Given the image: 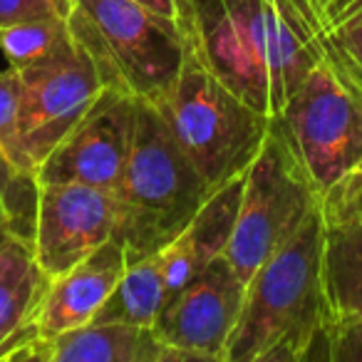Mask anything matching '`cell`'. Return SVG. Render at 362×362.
I'll use <instances>...</instances> for the list:
<instances>
[{
  "label": "cell",
  "mask_w": 362,
  "mask_h": 362,
  "mask_svg": "<svg viewBox=\"0 0 362 362\" xmlns=\"http://www.w3.org/2000/svg\"><path fill=\"white\" fill-rule=\"evenodd\" d=\"M176 23L209 70L268 117L325 55L310 0H176Z\"/></svg>",
  "instance_id": "obj_1"
},
{
  "label": "cell",
  "mask_w": 362,
  "mask_h": 362,
  "mask_svg": "<svg viewBox=\"0 0 362 362\" xmlns=\"http://www.w3.org/2000/svg\"><path fill=\"white\" fill-rule=\"evenodd\" d=\"M322 204L246 283L226 362L327 360L330 313L322 281Z\"/></svg>",
  "instance_id": "obj_2"
},
{
  "label": "cell",
  "mask_w": 362,
  "mask_h": 362,
  "mask_svg": "<svg viewBox=\"0 0 362 362\" xmlns=\"http://www.w3.org/2000/svg\"><path fill=\"white\" fill-rule=\"evenodd\" d=\"M211 194L161 112L139 100L132 149L117 189L119 221L115 238L124 246L127 263L169 246Z\"/></svg>",
  "instance_id": "obj_3"
},
{
  "label": "cell",
  "mask_w": 362,
  "mask_h": 362,
  "mask_svg": "<svg viewBox=\"0 0 362 362\" xmlns=\"http://www.w3.org/2000/svg\"><path fill=\"white\" fill-rule=\"evenodd\" d=\"M154 107L211 192L246 174L273 122L223 85L187 40L179 75Z\"/></svg>",
  "instance_id": "obj_4"
},
{
  "label": "cell",
  "mask_w": 362,
  "mask_h": 362,
  "mask_svg": "<svg viewBox=\"0 0 362 362\" xmlns=\"http://www.w3.org/2000/svg\"><path fill=\"white\" fill-rule=\"evenodd\" d=\"M70 30L105 87L151 105L169 92L184 62L179 23L134 0H72Z\"/></svg>",
  "instance_id": "obj_5"
},
{
  "label": "cell",
  "mask_w": 362,
  "mask_h": 362,
  "mask_svg": "<svg viewBox=\"0 0 362 362\" xmlns=\"http://www.w3.org/2000/svg\"><path fill=\"white\" fill-rule=\"evenodd\" d=\"M273 119L320 202L362 161V87L330 57L317 60Z\"/></svg>",
  "instance_id": "obj_6"
},
{
  "label": "cell",
  "mask_w": 362,
  "mask_h": 362,
  "mask_svg": "<svg viewBox=\"0 0 362 362\" xmlns=\"http://www.w3.org/2000/svg\"><path fill=\"white\" fill-rule=\"evenodd\" d=\"M317 206L320 197L273 119L261 151L246 171L241 209L223 258L248 283Z\"/></svg>",
  "instance_id": "obj_7"
},
{
  "label": "cell",
  "mask_w": 362,
  "mask_h": 362,
  "mask_svg": "<svg viewBox=\"0 0 362 362\" xmlns=\"http://www.w3.org/2000/svg\"><path fill=\"white\" fill-rule=\"evenodd\" d=\"M18 72L23 85V146L37 174L47 154L85 117L105 85L77 40L50 60Z\"/></svg>",
  "instance_id": "obj_8"
},
{
  "label": "cell",
  "mask_w": 362,
  "mask_h": 362,
  "mask_svg": "<svg viewBox=\"0 0 362 362\" xmlns=\"http://www.w3.org/2000/svg\"><path fill=\"white\" fill-rule=\"evenodd\" d=\"M119 204L107 189L40 181L33 253L50 278L62 276L117 233Z\"/></svg>",
  "instance_id": "obj_9"
},
{
  "label": "cell",
  "mask_w": 362,
  "mask_h": 362,
  "mask_svg": "<svg viewBox=\"0 0 362 362\" xmlns=\"http://www.w3.org/2000/svg\"><path fill=\"white\" fill-rule=\"evenodd\" d=\"M136 105V97L102 87L85 117L40 164L37 181H75L117 194L134 136Z\"/></svg>",
  "instance_id": "obj_10"
},
{
  "label": "cell",
  "mask_w": 362,
  "mask_h": 362,
  "mask_svg": "<svg viewBox=\"0 0 362 362\" xmlns=\"http://www.w3.org/2000/svg\"><path fill=\"white\" fill-rule=\"evenodd\" d=\"M246 281L226 258L209 263L154 320V332L187 360L226 362L228 340L243 310Z\"/></svg>",
  "instance_id": "obj_11"
},
{
  "label": "cell",
  "mask_w": 362,
  "mask_h": 362,
  "mask_svg": "<svg viewBox=\"0 0 362 362\" xmlns=\"http://www.w3.org/2000/svg\"><path fill=\"white\" fill-rule=\"evenodd\" d=\"M11 362H187L154 327L132 322H87L55 337H35Z\"/></svg>",
  "instance_id": "obj_12"
},
{
  "label": "cell",
  "mask_w": 362,
  "mask_h": 362,
  "mask_svg": "<svg viewBox=\"0 0 362 362\" xmlns=\"http://www.w3.org/2000/svg\"><path fill=\"white\" fill-rule=\"evenodd\" d=\"M127 253L117 238H110L92 256L62 276L50 278L47 293L35 317L37 337H55L95 320L107 298L127 271Z\"/></svg>",
  "instance_id": "obj_13"
},
{
  "label": "cell",
  "mask_w": 362,
  "mask_h": 362,
  "mask_svg": "<svg viewBox=\"0 0 362 362\" xmlns=\"http://www.w3.org/2000/svg\"><path fill=\"white\" fill-rule=\"evenodd\" d=\"M243 181H246V174L218 187L204 202V206L192 218V223L169 246L159 251L169 298H174L209 263H214L226 253V246L231 241L233 226H236L238 218V209H241Z\"/></svg>",
  "instance_id": "obj_14"
},
{
  "label": "cell",
  "mask_w": 362,
  "mask_h": 362,
  "mask_svg": "<svg viewBox=\"0 0 362 362\" xmlns=\"http://www.w3.org/2000/svg\"><path fill=\"white\" fill-rule=\"evenodd\" d=\"M47 286L50 276L35 261L30 241H0V360L11 362L37 337L35 317Z\"/></svg>",
  "instance_id": "obj_15"
},
{
  "label": "cell",
  "mask_w": 362,
  "mask_h": 362,
  "mask_svg": "<svg viewBox=\"0 0 362 362\" xmlns=\"http://www.w3.org/2000/svg\"><path fill=\"white\" fill-rule=\"evenodd\" d=\"M322 281L330 325L362 320V223H327Z\"/></svg>",
  "instance_id": "obj_16"
},
{
  "label": "cell",
  "mask_w": 362,
  "mask_h": 362,
  "mask_svg": "<svg viewBox=\"0 0 362 362\" xmlns=\"http://www.w3.org/2000/svg\"><path fill=\"white\" fill-rule=\"evenodd\" d=\"M166 303L169 291L161 271V256L156 251L127 266L117 288L92 322H132L151 327Z\"/></svg>",
  "instance_id": "obj_17"
},
{
  "label": "cell",
  "mask_w": 362,
  "mask_h": 362,
  "mask_svg": "<svg viewBox=\"0 0 362 362\" xmlns=\"http://www.w3.org/2000/svg\"><path fill=\"white\" fill-rule=\"evenodd\" d=\"M75 42L67 18H42V21L16 23L0 28V52L16 70L40 65L67 50Z\"/></svg>",
  "instance_id": "obj_18"
},
{
  "label": "cell",
  "mask_w": 362,
  "mask_h": 362,
  "mask_svg": "<svg viewBox=\"0 0 362 362\" xmlns=\"http://www.w3.org/2000/svg\"><path fill=\"white\" fill-rule=\"evenodd\" d=\"M37 189H40L37 174L18 169L0 154V241L23 238L33 243Z\"/></svg>",
  "instance_id": "obj_19"
},
{
  "label": "cell",
  "mask_w": 362,
  "mask_h": 362,
  "mask_svg": "<svg viewBox=\"0 0 362 362\" xmlns=\"http://www.w3.org/2000/svg\"><path fill=\"white\" fill-rule=\"evenodd\" d=\"M322 50L357 87H362V0L350 3L327 23Z\"/></svg>",
  "instance_id": "obj_20"
},
{
  "label": "cell",
  "mask_w": 362,
  "mask_h": 362,
  "mask_svg": "<svg viewBox=\"0 0 362 362\" xmlns=\"http://www.w3.org/2000/svg\"><path fill=\"white\" fill-rule=\"evenodd\" d=\"M0 154L13 166L33 171L23 146V85L21 72L8 65L0 70Z\"/></svg>",
  "instance_id": "obj_21"
},
{
  "label": "cell",
  "mask_w": 362,
  "mask_h": 362,
  "mask_svg": "<svg viewBox=\"0 0 362 362\" xmlns=\"http://www.w3.org/2000/svg\"><path fill=\"white\" fill-rule=\"evenodd\" d=\"M327 223H362V161L322 197Z\"/></svg>",
  "instance_id": "obj_22"
},
{
  "label": "cell",
  "mask_w": 362,
  "mask_h": 362,
  "mask_svg": "<svg viewBox=\"0 0 362 362\" xmlns=\"http://www.w3.org/2000/svg\"><path fill=\"white\" fill-rule=\"evenodd\" d=\"M72 0H0V28L42 18H70Z\"/></svg>",
  "instance_id": "obj_23"
},
{
  "label": "cell",
  "mask_w": 362,
  "mask_h": 362,
  "mask_svg": "<svg viewBox=\"0 0 362 362\" xmlns=\"http://www.w3.org/2000/svg\"><path fill=\"white\" fill-rule=\"evenodd\" d=\"M327 362H362V320L332 327Z\"/></svg>",
  "instance_id": "obj_24"
},
{
  "label": "cell",
  "mask_w": 362,
  "mask_h": 362,
  "mask_svg": "<svg viewBox=\"0 0 362 362\" xmlns=\"http://www.w3.org/2000/svg\"><path fill=\"white\" fill-rule=\"evenodd\" d=\"M139 6L149 8L156 16H164L169 21H176V0H134Z\"/></svg>",
  "instance_id": "obj_25"
},
{
  "label": "cell",
  "mask_w": 362,
  "mask_h": 362,
  "mask_svg": "<svg viewBox=\"0 0 362 362\" xmlns=\"http://www.w3.org/2000/svg\"><path fill=\"white\" fill-rule=\"evenodd\" d=\"M350 3H355V0H332L330 8H327V11H325V16H322V25H327V23H330L332 18L337 16V13L345 11V8L350 6Z\"/></svg>",
  "instance_id": "obj_26"
},
{
  "label": "cell",
  "mask_w": 362,
  "mask_h": 362,
  "mask_svg": "<svg viewBox=\"0 0 362 362\" xmlns=\"http://www.w3.org/2000/svg\"><path fill=\"white\" fill-rule=\"evenodd\" d=\"M313 6H315V11H317V16H320V21H322V16H325V11L330 8V3L332 0H310Z\"/></svg>",
  "instance_id": "obj_27"
}]
</instances>
